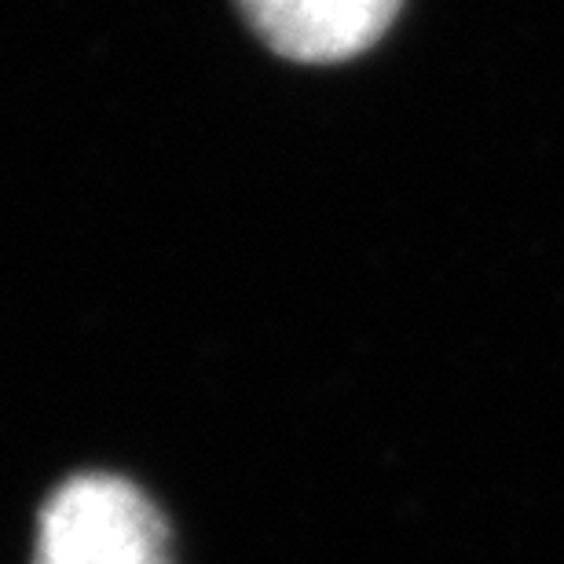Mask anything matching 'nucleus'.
I'll use <instances>...</instances> for the list:
<instances>
[{"label": "nucleus", "instance_id": "1", "mask_svg": "<svg viewBox=\"0 0 564 564\" xmlns=\"http://www.w3.org/2000/svg\"><path fill=\"white\" fill-rule=\"evenodd\" d=\"M33 564H173V543L137 484L82 473L41 510Z\"/></svg>", "mask_w": 564, "mask_h": 564}, {"label": "nucleus", "instance_id": "2", "mask_svg": "<svg viewBox=\"0 0 564 564\" xmlns=\"http://www.w3.org/2000/svg\"><path fill=\"white\" fill-rule=\"evenodd\" d=\"M272 52L293 63H345L386 37L403 0H239Z\"/></svg>", "mask_w": 564, "mask_h": 564}]
</instances>
